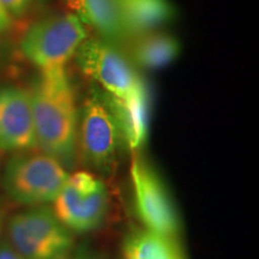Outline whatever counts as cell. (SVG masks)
<instances>
[{"label": "cell", "instance_id": "cell-18", "mask_svg": "<svg viewBox=\"0 0 259 259\" xmlns=\"http://www.w3.org/2000/svg\"><path fill=\"white\" fill-rule=\"evenodd\" d=\"M73 259H99L95 254L88 250H79Z\"/></svg>", "mask_w": 259, "mask_h": 259}, {"label": "cell", "instance_id": "cell-4", "mask_svg": "<svg viewBox=\"0 0 259 259\" xmlns=\"http://www.w3.org/2000/svg\"><path fill=\"white\" fill-rule=\"evenodd\" d=\"M122 144L120 130L102 94L89 95L78 111L77 155L94 170L109 174Z\"/></svg>", "mask_w": 259, "mask_h": 259}, {"label": "cell", "instance_id": "cell-2", "mask_svg": "<svg viewBox=\"0 0 259 259\" xmlns=\"http://www.w3.org/2000/svg\"><path fill=\"white\" fill-rule=\"evenodd\" d=\"M69 173L54 157L45 153H21L10 160L4 189L15 203L41 206L53 202L66 185Z\"/></svg>", "mask_w": 259, "mask_h": 259}, {"label": "cell", "instance_id": "cell-10", "mask_svg": "<svg viewBox=\"0 0 259 259\" xmlns=\"http://www.w3.org/2000/svg\"><path fill=\"white\" fill-rule=\"evenodd\" d=\"M116 124L120 130L124 144L132 151L145 144L149 134V93L147 87L127 99H116L103 93Z\"/></svg>", "mask_w": 259, "mask_h": 259}, {"label": "cell", "instance_id": "cell-8", "mask_svg": "<svg viewBox=\"0 0 259 259\" xmlns=\"http://www.w3.org/2000/svg\"><path fill=\"white\" fill-rule=\"evenodd\" d=\"M36 148L29 90L0 88V150L21 154Z\"/></svg>", "mask_w": 259, "mask_h": 259}, {"label": "cell", "instance_id": "cell-19", "mask_svg": "<svg viewBox=\"0 0 259 259\" xmlns=\"http://www.w3.org/2000/svg\"><path fill=\"white\" fill-rule=\"evenodd\" d=\"M0 231H2V213H0Z\"/></svg>", "mask_w": 259, "mask_h": 259}, {"label": "cell", "instance_id": "cell-14", "mask_svg": "<svg viewBox=\"0 0 259 259\" xmlns=\"http://www.w3.org/2000/svg\"><path fill=\"white\" fill-rule=\"evenodd\" d=\"M125 259H183L173 239L148 231H135L122 244Z\"/></svg>", "mask_w": 259, "mask_h": 259}, {"label": "cell", "instance_id": "cell-9", "mask_svg": "<svg viewBox=\"0 0 259 259\" xmlns=\"http://www.w3.org/2000/svg\"><path fill=\"white\" fill-rule=\"evenodd\" d=\"M53 212L67 229L89 233L100 228L108 212V194L105 186L92 193H80L66 183L53 200Z\"/></svg>", "mask_w": 259, "mask_h": 259}, {"label": "cell", "instance_id": "cell-7", "mask_svg": "<svg viewBox=\"0 0 259 259\" xmlns=\"http://www.w3.org/2000/svg\"><path fill=\"white\" fill-rule=\"evenodd\" d=\"M135 203L145 228L174 239L179 232V218L169 193L160 176L148 162L135 158L131 166Z\"/></svg>", "mask_w": 259, "mask_h": 259}, {"label": "cell", "instance_id": "cell-16", "mask_svg": "<svg viewBox=\"0 0 259 259\" xmlns=\"http://www.w3.org/2000/svg\"><path fill=\"white\" fill-rule=\"evenodd\" d=\"M12 24V16L9 14V11L3 6L0 3V34L9 30Z\"/></svg>", "mask_w": 259, "mask_h": 259}, {"label": "cell", "instance_id": "cell-12", "mask_svg": "<svg viewBox=\"0 0 259 259\" xmlns=\"http://www.w3.org/2000/svg\"><path fill=\"white\" fill-rule=\"evenodd\" d=\"M126 34L153 32L174 17L169 0H118Z\"/></svg>", "mask_w": 259, "mask_h": 259}, {"label": "cell", "instance_id": "cell-3", "mask_svg": "<svg viewBox=\"0 0 259 259\" xmlns=\"http://www.w3.org/2000/svg\"><path fill=\"white\" fill-rule=\"evenodd\" d=\"M87 38L84 24L70 12L32 24L22 36L19 48L34 66L46 71L66 67Z\"/></svg>", "mask_w": 259, "mask_h": 259}, {"label": "cell", "instance_id": "cell-13", "mask_svg": "<svg viewBox=\"0 0 259 259\" xmlns=\"http://www.w3.org/2000/svg\"><path fill=\"white\" fill-rule=\"evenodd\" d=\"M179 52L180 45L176 37L149 32L136 42L132 48V57L143 69L157 70L176 60Z\"/></svg>", "mask_w": 259, "mask_h": 259}, {"label": "cell", "instance_id": "cell-11", "mask_svg": "<svg viewBox=\"0 0 259 259\" xmlns=\"http://www.w3.org/2000/svg\"><path fill=\"white\" fill-rule=\"evenodd\" d=\"M71 14L84 27L93 28L107 40L120 41L126 35L118 0H66Z\"/></svg>", "mask_w": 259, "mask_h": 259}, {"label": "cell", "instance_id": "cell-15", "mask_svg": "<svg viewBox=\"0 0 259 259\" xmlns=\"http://www.w3.org/2000/svg\"><path fill=\"white\" fill-rule=\"evenodd\" d=\"M31 2L32 0H0V3L11 16H19L23 14Z\"/></svg>", "mask_w": 259, "mask_h": 259}, {"label": "cell", "instance_id": "cell-5", "mask_svg": "<svg viewBox=\"0 0 259 259\" xmlns=\"http://www.w3.org/2000/svg\"><path fill=\"white\" fill-rule=\"evenodd\" d=\"M10 245L23 259H66L72 250L71 231L47 206H32L9 221Z\"/></svg>", "mask_w": 259, "mask_h": 259}, {"label": "cell", "instance_id": "cell-6", "mask_svg": "<svg viewBox=\"0 0 259 259\" xmlns=\"http://www.w3.org/2000/svg\"><path fill=\"white\" fill-rule=\"evenodd\" d=\"M74 58L85 76L116 99H127L147 87L128 61L103 40L87 38Z\"/></svg>", "mask_w": 259, "mask_h": 259}, {"label": "cell", "instance_id": "cell-1", "mask_svg": "<svg viewBox=\"0 0 259 259\" xmlns=\"http://www.w3.org/2000/svg\"><path fill=\"white\" fill-rule=\"evenodd\" d=\"M37 148L66 168L77 158L78 109L66 67L40 71L29 90Z\"/></svg>", "mask_w": 259, "mask_h": 259}, {"label": "cell", "instance_id": "cell-17", "mask_svg": "<svg viewBox=\"0 0 259 259\" xmlns=\"http://www.w3.org/2000/svg\"><path fill=\"white\" fill-rule=\"evenodd\" d=\"M0 259H23L9 242L0 245Z\"/></svg>", "mask_w": 259, "mask_h": 259}]
</instances>
